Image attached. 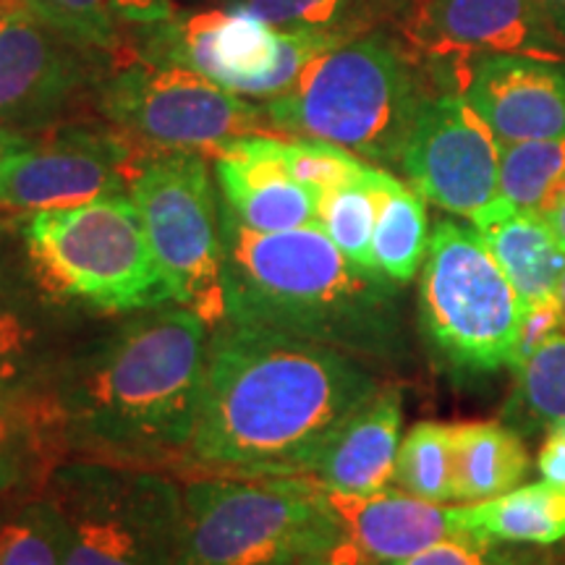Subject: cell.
Returning <instances> with one entry per match:
<instances>
[{
  "mask_svg": "<svg viewBox=\"0 0 565 565\" xmlns=\"http://www.w3.org/2000/svg\"><path fill=\"white\" fill-rule=\"evenodd\" d=\"M380 387L370 364L349 353L228 317L210 330L200 414L183 469L291 477Z\"/></svg>",
  "mask_w": 565,
  "mask_h": 565,
  "instance_id": "obj_1",
  "label": "cell"
},
{
  "mask_svg": "<svg viewBox=\"0 0 565 565\" xmlns=\"http://www.w3.org/2000/svg\"><path fill=\"white\" fill-rule=\"evenodd\" d=\"M207 343L210 324L173 301L76 343L51 391L68 458L183 469Z\"/></svg>",
  "mask_w": 565,
  "mask_h": 565,
  "instance_id": "obj_2",
  "label": "cell"
},
{
  "mask_svg": "<svg viewBox=\"0 0 565 565\" xmlns=\"http://www.w3.org/2000/svg\"><path fill=\"white\" fill-rule=\"evenodd\" d=\"M228 317L330 345L364 364H412L404 291L362 270L320 225L257 233L223 210Z\"/></svg>",
  "mask_w": 565,
  "mask_h": 565,
  "instance_id": "obj_3",
  "label": "cell"
},
{
  "mask_svg": "<svg viewBox=\"0 0 565 565\" xmlns=\"http://www.w3.org/2000/svg\"><path fill=\"white\" fill-rule=\"evenodd\" d=\"M424 58L404 38L374 30L324 51L286 95L265 103L282 137H315L377 166H401L422 103Z\"/></svg>",
  "mask_w": 565,
  "mask_h": 565,
  "instance_id": "obj_4",
  "label": "cell"
},
{
  "mask_svg": "<svg viewBox=\"0 0 565 565\" xmlns=\"http://www.w3.org/2000/svg\"><path fill=\"white\" fill-rule=\"evenodd\" d=\"M21 244L30 278L68 309L131 315L173 301L129 194L30 212Z\"/></svg>",
  "mask_w": 565,
  "mask_h": 565,
  "instance_id": "obj_5",
  "label": "cell"
},
{
  "mask_svg": "<svg viewBox=\"0 0 565 565\" xmlns=\"http://www.w3.org/2000/svg\"><path fill=\"white\" fill-rule=\"evenodd\" d=\"M328 492L303 477L196 475L183 482L175 565H278L343 540Z\"/></svg>",
  "mask_w": 565,
  "mask_h": 565,
  "instance_id": "obj_6",
  "label": "cell"
},
{
  "mask_svg": "<svg viewBox=\"0 0 565 565\" xmlns=\"http://www.w3.org/2000/svg\"><path fill=\"white\" fill-rule=\"evenodd\" d=\"M526 303L475 225L445 217L419 270V333L454 374L511 370Z\"/></svg>",
  "mask_w": 565,
  "mask_h": 565,
  "instance_id": "obj_7",
  "label": "cell"
},
{
  "mask_svg": "<svg viewBox=\"0 0 565 565\" xmlns=\"http://www.w3.org/2000/svg\"><path fill=\"white\" fill-rule=\"evenodd\" d=\"M45 494L63 519V565H175L183 484L168 471L66 458Z\"/></svg>",
  "mask_w": 565,
  "mask_h": 565,
  "instance_id": "obj_8",
  "label": "cell"
},
{
  "mask_svg": "<svg viewBox=\"0 0 565 565\" xmlns=\"http://www.w3.org/2000/svg\"><path fill=\"white\" fill-rule=\"evenodd\" d=\"M95 110L141 152H200L252 134H278L267 110L181 63L139 53L110 61L95 89Z\"/></svg>",
  "mask_w": 565,
  "mask_h": 565,
  "instance_id": "obj_9",
  "label": "cell"
},
{
  "mask_svg": "<svg viewBox=\"0 0 565 565\" xmlns=\"http://www.w3.org/2000/svg\"><path fill=\"white\" fill-rule=\"evenodd\" d=\"M129 196L173 303L212 328L228 320L223 207L207 158L200 152H145L134 166Z\"/></svg>",
  "mask_w": 565,
  "mask_h": 565,
  "instance_id": "obj_10",
  "label": "cell"
},
{
  "mask_svg": "<svg viewBox=\"0 0 565 565\" xmlns=\"http://www.w3.org/2000/svg\"><path fill=\"white\" fill-rule=\"evenodd\" d=\"M345 42L324 32L275 30L263 19L236 9H204L173 13L137 34L139 55L181 63L221 87L249 97L273 100L299 82L317 55Z\"/></svg>",
  "mask_w": 565,
  "mask_h": 565,
  "instance_id": "obj_11",
  "label": "cell"
},
{
  "mask_svg": "<svg viewBox=\"0 0 565 565\" xmlns=\"http://www.w3.org/2000/svg\"><path fill=\"white\" fill-rule=\"evenodd\" d=\"M110 124L68 121L42 131L0 162V207L13 212L66 210L129 194L134 166L141 158Z\"/></svg>",
  "mask_w": 565,
  "mask_h": 565,
  "instance_id": "obj_12",
  "label": "cell"
},
{
  "mask_svg": "<svg viewBox=\"0 0 565 565\" xmlns=\"http://www.w3.org/2000/svg\"><path fill=\"white\" fill-rule=\"evenodd\" d=\"M108 61L76 45L30 9L0 17V124L47 131L76 121Z\"/></svg>",
  "mask_w": 565,
  "mask_h": 565,
  "instance_id": "obj_13",
  "label": "cell"
},
{
  "mask_svg": "<svg viewBox=\"0 0 565 565\" xmlns=\"http://www.w3.org/2000/svg\"><path fill=\"white\" fill-rule=\"evenodd\" d=\"M398 168L424 200L471 221L498 200L500 141L461 92L429 95Z\"/></svg>",
  "mask_w": 565,
  "mask_h": 565,
  "instance_id": "obj_14",
  "label": "cell"
},
{
  "mask_svg": "<svg viewBox=\"0 0 565 565\" xmlns=\"http://www.w3.org/2000/svg\"><path fill=\"white\" fill-rule=\"evenodd\" d=\"M398 30L424 61L454 68L487 53L565 63V38L534 0H412Z\"/></svg>",
  "mask_w": 565,
  "mask_h": 565,
  "instance_id": "obj_15",
  "label": "cell"
},
{
  "mask_svg": "<svg viewBox=\"0 0 565 565\" xmlns=\"http://www.w3.org/2000/svg\"><path fill=\"white\" fill-rule=\"evenodd\" d=\"M454 79L500 145L565 139L563 61L487 53L458 63Z\"/></svg>",
  "mask_w": 565,
  "mask_h": 565,
  "instance_id": "obj_16",
  "label": "cell"
},
{
  "mask_svg": "<svg viewBox=\"0 0 565 565\" xmlns=\"http://www.w3.org/2000/svg\"><path fill=\"white\" fill-rule=\"evenodd\" d=\"M280 141L282 134H252L210 154L223 210L249 231L280 233L317 223L320 194L286 171Z\"/></svg>",
  "mask_w": 565,
  "mask_h": 565,
  "instance_id": "obj_17",
  "label": "cell"
},
{
  "mask_svg": "<svg viewBox=\"0 0 565 565\" xmlns=\"http://www.w3.org/2000/svg\"><path fill=\"white\" fill-rule=\"evenodd\" d=\"M404 429V395L383 385L372 401L353 412L328 440H322L291 477H303L328 492L372 494L393 484L395 456Z\"/></svg>",
  "mask_w": 565,
  "mask_h": 565,
  "instance_id": "obj_18",
  "label": "cell"
},
{
  "mask_svg": "<svg viewBox=\"0 0 565 565\" xmlns=\"http://www.w3.org/2000/svg\"><path fill=\"white\" fill-rule=\"evenodd\" d=\"M63 303L47 299L30 278L0 275V395L53 391L63 359L76 341Z\"/></svg>",
  "mask_w": 565,
  "mask_h": 565,
  "instance_id": "obj_19",
  "label": "cell"
},
{
  "mask_svg": "<svg viewBox=\"0 0 565 565\" xmlns=\"http://www.w3.org/2000/svg\"><path fill=\"white\" fill-rule=\"evenodd\" d=\"M328 500L343 534L380 565L404 561L437 542L466 536L456 524V508L414 498L398 487L372 494L328 492Z\"/></svg>",
  "mask_w": 565,
  "mask_h": 565,
  "instance_id": "obj_20",
  "label": "cell"
},
{
  "mask_svg": "<svg viewBox=\"0 0 565 565\" xmlns=\"http://www.w3.org/2000/svg\"><path fill=\"white\" fill-rule=\"evenodd\" d=\"M471 225L490 246L521 301L536 303L557 294L565 273V249L545 215L519 210L498 196L471 217Z\"/></svg>",
  "mask_w": 565,
  "mask_h": 565,
  "instance_id": "obj_21",
  "label": "cell"
},
{
  "mask_svg": "<svg viewBox=\"0 0 565 565\" xmlns=\"http://www.w3.org/2000/svg\"><path fill=\"white\" fill-rule=\"evenodd\" d=\"M53 395H0V494L24 500L45 494L66 461Z\"/></svg>",
  "mask_w": 565,
  "mask_h": 565,
  "instance_id": "obj_22",
  "label": "cell"
},
{
  "mask_svg": "<svg viewBox=\"0 0 565 565\" xmlns=\"http://www.w3.org/2000/svg\"><path fill=\"white\" fill-rule=\"evenodd\" d=\"M34 17L105 61L137 53L145 26L173 17V0H24Z\"/></svg>",
  "mask_w": 565,
  "mask_h": 565,
  "instance_id": "obj_23",
  "label": "cell"
},
{
  "mask_svg": "<svg viewBox=\"0 0 565 565\" xmlns=\"http://www.w3.org/2000/svg\"><path fill=\"white\" fill-rule=\"evenodd\" d=\"M456 524L461 534L498 545H555L565 540V490L542 479L490 500L461 503Z\"/></svg>",
  "mask_w": 565,
  "mask_h": 565,
  "instance_id": "obj_24",
  "label": "cell"
},
{
  "mask_svg": "<svg viewBox=\"0 0 565 565\" xmlns=\"http://www.w3.org/2000/svg\"><path fill=\"white\" fill-rule=\"evenodd\" d=\"M526 471V445L508 424L475 422L454 427L456 503H477L515 490Z\"/></svg>",
  "mask_w": 565,
  "mask_h": 565,
  "instance_id": "obj_25",
  "label": "cell"
},
{
  "mask_svg": "<svg viewBox=\"0 0 565 565\" xmlns=\"http://www.w3.org/2000/svg\"><path fill=\"white\" fill-rule=\"evenodd\" d=\"M223 9L246 11L275 30H309L351 40L374 32L383 21L401 26L412 0H215Z\"/></svg>",
  "mask_w": 565,
  "mask_h": 565,
  "instance_id": "obj_26",
  "label": "cell"
},
{
  "mask_svg": "<svg viewBox=\"0 0 565 565\" xmlns=\"http://www.w3.org/2000/svg\"><path fill=\"white\" fill-rule=\"evenodd\" d=\"M427 200L387 173L383 196H380L377 225L372 238V259L377 273L398 286H408L422 270L429 249Z\"/></svg>",
  "mask_w": 565,
  "mask_h": 565,
  "instance_id": "obj_27",
  "label": "cell"
},
{
  "mask_svg": "<svg viewBox=\"0 0 565 565\" xmlns=\"http://www.w3.org/2000/svg\"><path fill=\"white\" fill-rule=\"evenodd\" d=\"M515 374L503 419L515 433H555L565 424V333L536 349Z\"/></svg>",
  "mask_w": 565,
  "mask_h": 565,
  "instance_id": "obj_28",
  "label": "cell"
},
{
  "mask_svg": "<svg viewBox=\"0 0 565 565\" xmlns=\"http://www.w3.org/2000/svg\"><path fill=\"white\" fill-rule=\"evenodd\" d=\"M385 179L387 171L372 166L362 179L320 196L317 225L328 233L330 242L343 252V257L362 270L377 273L372 259V238Z\"/></svg>",
  "mask_w": 565,
  "mask_h": 565,
  "instance_id": "obj_29",
  "label": "cell"
},
{
  "mask_svg": "<svg viewBox=\"0 0 565 565\" xmlns=\"http://www.w3.org/2000/svg\"><path fill=\"white\" fill-rule=\"evenodd\" d=\"M565 139H532L500 145L498 196L529 212H545L561 196Z\"/></svg>",
  "mask_w": 565,
  "mask_h": 565,
  "instance_id": "obj_30",
  "label": "cell"
},
{
  "mask_svg": "<svg viewBox=\"0 0 565 565\" xmlns=\"http://www.w3.org/2000/svg\"><path fill=\"white\" fill-rule=\"evenodd\" d=\"M393 482L429 503H456L454 427L437 422L414 424L401 440Z\"/></svg>",
  "mask_w": 565,
  "mask_h": 565,
  "instance_id": "obj_31",
  "label": "cell"
},
{
  "mask_svg": "<svg viewBox=\"0 0 565 565\" xmlns=\"http://www.w3.org/2000/svg\"><path fill=\"white\" fill-rule=\"evenodd\" d=\"M66 534L58 508L47 494L13 500L0 515V565H63Z\"/></svg>",
  "mask_w": 565,
  "mask_h": 565,
  "instance_id": "obj_32",
  "label": "cell"
},
{
  "mask_svg": "<svg viewBox=\"0 0 565 565\" xmlns=\"http://www.w3.org/2000/svg\"><path fill=\"white\" fill-rule=\"evenodd\" d=\"M280 158L296 181L320 196L362 179L372 168L345 147L315 137H282Z\"/></svg>",
  "mask_w": 565,
  "mask_h": 565,
  "instance_id": "obj_33",
  "label": "cell"
},
{
  "mask_svg": "<svg viewBox=\"0 0 565 565\" xmlns=\"http://www.w3.org/2000/svg\"><path fill=\"white\" fill-rule=\"evenodd\" d=\"M513 553L498 547V542L477 540V536H454V540L437 542V545L422 550L404 561L383 565H521Z\"/></svg>",
  "mask_w": 565,
  "mask_h": 565,
  "instance_id": "obj_34",
  "label": "cell"
},
{
  "mask_svg": "<svg viewBox=\"0 0 565 565\" xmlns=\"http://www.w3.org/2000/svg\"><path fill=\"white\" fill-rule=\"evenodd\" d=\"M557 333H565V315L561 301H557V294L536 303H526L519 335H515L511 372L519 370L536 349H542Z\"/></svg>",
  "mask_w": 565,
  "mask_h": 565,
  "instance_id": "obj_35",
  "label": "cell"
},
{
  "mask_svg": "<svg viewBox=\"0 0 565 565\" xmlns=\"http://www.w3.org/2000/svg\"><path fill=\"white\" fill-rule=\"evenodd\" d=\"M299 565H380V563L372 561V557L366 555L356 542H351L349 536H343V540H338L335 545L317 550L312 555H303Z\"/></svg>",
  "mask_w": 565,
  "mask_h": 565,
  "instance_id": "obj_36",
  "label": "cell"
},
{
  "mask_svg": "<svg viewBox=\"0 0 565 565\" xmlns=\"http://www.w3.org/2000/svg\"><path fill=\"white\" fill-rule=\"evenodd\" d=\"M536 471H540L545 482L565 490V435L561 429L547 435V440L540 450V458H536Z\"/></svg>",
  "mask_w": 565,
  "mask_h": 565,
  "instance_id": "obj_37",
  "label": "cell"
},
{
  "mask_svg": "<svg viewBox=\"0 0 565 565\" xmlns=\"http://www.w3.org/2000/svg\"><path fill=\"white\" fill-rule=\"evenodd\" d=\"M32 141L30 134L24 131H17V129H9V126L0 124V162H3L9 154L19 152L21 147H26Z\"/></svg>",
  "mask_w": 565,
  "mask_h": 565,
  "instance_id": "obj_38",
  "label": "cell"
},
{
  "mask_svg": "<svg viewBox=\"0 0 565 565\" xmlns=\"http://www.w3.org/2000/svg\"><path fill=\"white\" fill-rule=\"evenodd\" d=\"M540 6V11L545 13L550 24L565 38V0H534Z\"/></svg>",
  "mask_w": 565,
  "mask_h": 565,
  "instance_id": "obj_39",
  "label": "cell"
},
{
  "mask_svg": "<svg viewBox=\"0 0 565 565\" xmlns=\"http://www.w3.org/2000/svg\"><path fill=\"white\" fill-rule=\"evenodd\" d=\"M545 221L550 223V228H553L557 242H561L565 249V196H561V200H557L553 207L545 212Z\"/></svg>",
  "mask_w": 565,
  "mask_h": 565,
  "instance_id": "obj_40",
  "label": "cell"
},
{
  "mask_svg": "<svg viewBox=\"0 0 565 565\" xmlns=\"http://www.w3.org/2000/svg\"><path fill=\"white\" fill-rule=\"evenodd\" d=\"M17 9H26L24 0H0V17L9 11H17Z\"/></svg>",
  "mask_w": 565,
  "mask_h": 565,
  "instance_id": "obj_41",
  "label": "cell"
},
{
  "mask_svg": "<svg viewBox=\"0 0 565 565\" xmlns=\"http://www.w3.org/2000/svg\"><path fill=\"white\" fill-rule=\"evenodd\" d=\"M557 301H561L563 315H565V273H563V278H561V286H557Z\"/></svg>",
  "mask_w": 565,
  "mask_h": 565,
  "instance_id": "obj_42",
  "label": "cell"
},
{
  "mask_svg": "<svg viewBox=\"0 0 565 565\" xmlns=\"http://www.w3.org/2000/svg\"><path fill=\"white\" fill-rule=\"evenodd\" d=\"M3 212H9V210H3V207H0V225H3Z\"/></svg>",
  "mask_w": 565,
  "mask_h": 565,
  "instance_id": "obj_43",
  "label": "cell"
},
{
  "mask_svg": "<svg viewBox=\"0 0 565 565\" xmlns=\"http://www.w3.org/2000/svg\"><path fill=\"white\" fill-rule=\"evenodd\" d=\"M278 565H299V561H294V563H278Z\"/></svg>",
  "mask_w": 565,
  "mask_h": 565,
  "instance_id": "obj_44",
  "label": "cell"
},
{
  "mask_svg": "<svg viewBox=\"0 0 565 565\" xmlns=\"http://www.w3.org/2000/svg\"><path fill=\"white\" fill-rule=\"evenodd\" d=\"M521 565H529V563H521Z\"/></svg>",
  "mask_w": 565,
  "mask_h": 565,
  "instance_id": "obj_45",
  "label": "cell"
},
{
  "mask_svg": "<svg viewBox=\"0 0 565 565\" xmlns=\"http://www.w3.org/2000/svg\"><path fill=\"white\" fill-rule=\"evenodd\" d=\"M0 515H3V513H0Z\"/></svg>",
  "mask_w": 565,
  "mask_h": 565,
  "instance_id": "obj_46",
  "label": "cell"
}]
</instances>
